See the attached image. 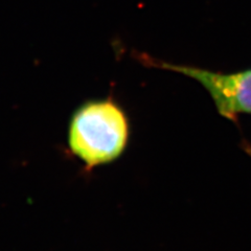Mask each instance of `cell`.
I'll return each mask as SVG.
<instances>
[{
  "label": "cell",
  "mask_w": 251,
  "mask_h": 251,
  "mask_svg": "<svg viewBox=\"0 0 251 251\" xmlns=\"http://www.w3.org/2000/svg\"><path fill=\"white\" fill-rule=\"evenodd\" d=\"M248 151H249V153H250V155H251V149H249V150H248Z\"/></svg>",
  "instance_id": "3957f363"
},
{
  "label": "cell",
  "mask_w": 251,
  "mask_h": 251,
  "mask_svg": "<svg viewBox=\"0 0 251 251\" xmlns=\"http://www.w3.org/2000/svg\"><path fill=\"white\" fill-rule=\"evenodd\" d=\"M147 59L153 66L183 74L201 83L213 98L219 113L226 119L234 122L239 113H251V70L237 74H220Z\"/></svg>",
  "instance_id": "7a4b0ae2"
},
{
  "label": "cell",
  "mask_w": 251,
  "mask_h": 251,
  "mask_svg": "<svg viewBox=\"0 0 251 251\" xmlns=\"http://www.w3.org/2000/svg\"><path fill=\"white\" fill-rule=\"evenodd\" d=\"M129 125L125 112L111 99L88 100L70 121L68 144L87 168L117 158L127 146Z\"/></svg>",
  "instance_id": "6da1fadb"
}]
</instances>
